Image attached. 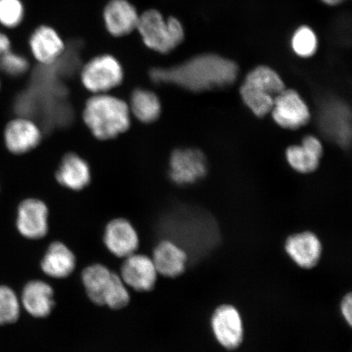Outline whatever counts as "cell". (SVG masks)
Returning <instances> with one entry per match:
<instances>
[{
	"label": "cell",
	"mask_w": 352,
	"mask_h": 352,
	"mask_svg": "<svg viewBox=\"0 0 352 352\" xmlns=\"http://www.w3.org/2000/svg\"><path fill=\"white\" fill-rule=\"evenodd\" d=\"M19 297L22 309L33 318L46 319L54 314L55 290L45 280L36 279L28 281Z\"/></svg>",
	"instance_id": "cell-12"
},
{
	"label": "cell",
	"mask_w": 352,
	"mask_h": 352,
	"mask_svg": "<svg viewBox=\"0 0 352 352\" xmlns=\"http://www.w3.org/2000/svg\"><path fill=\"white\" fill-rule=\"evenodd\" d=\"M20 297L10 286L0 285V325L15 324L21 314Z\"/></svg>",
	"instance_id": "cell-24"
},
{
	"label": "cell",
	"mask_w": 352,
	"mask_h": 352,
	"mask_svg": "<svg viewBox=\"0 0 352 352\" xmlns=\"http://www.w3.org/2000/svg\"><path fill=\"white\" fill-rule=\"evenodd\" d=\"M284 248L292 261L306 270L318 266L322 256V243L319 237L310 231L290 235L285 242Z\"/></svg>",
	"instance_id": "cell-14"
},
{
	"label": "cell",
	"mask_w": 352,
	"mask_h": 352,
	"mask_svg": "<svg viewBox=\"0 0 352 352\" xmlns=\"http://www.w3.org/2000/svg\"><path fill=\"white\" fill-rule=\"evenodd\" d=\"M132 113L143 122H152L157 120L161 113V103L153 92L138 89L131 95Z\"/></svg>",
	"instance_id": "cell-23"
},
{
	"label": "cell",
	"mask_w": 352,
	"mask_h": 352,
	"mask_svg": "<svg viewBox=\"0 0 352 352\" xmlns=\"http://www.w3.org/2000/svg\"><path fill=\"white\" fill-rule=\"evenodd\" d=\"M56 178L63 186L73 190H80L90 182V168L82 158L76 154L69 153L61 162Z\"/></svg>",
	"instance_id": "cell-22"
},
{
	"label": "cell",
	"mask_w": 352,
	"mask_h": 352,
	"mask_svg": "<svg viewBox=\"0 0 352 352\" xmlns=\"http://www.w3.org/2000/svg\"><path fill=\"white\" fill-rule=\"evenodd\" d=\"M29 45L34 58L43 65L56 63L66 50L60 35L50 25H39L30 35Z\"/></svg>",
	"instance_id": "cell-18"
},
{
	"label": "cell",
	"mask_w": 352,
	"mask_h": 352,
	"mask_svg": "<svg viewBox=\"0 0 352 352\" xmlns=\"http://www.w3.org/2000/svg\"><path fill=\"white\" fill-rule=\"evenodd\" d=\"M47 206L41 200L30 198L21 202L17 209L16 230L24 239H43L50 230Z\"/></svg>",
	"instance_id": "cell-11"
},
{
	"label": "cell",
	"mask_w": 352,
	"mask_h": 352,
	"mask_svg": "<svg viewBox=\"0 0 352 352\" xmlns=\"http://www.w3.org/2000/svg\"><path fill=\"white\" fill-rule=\"evenodd\" d=\"M120 276L127 287L142 294L151 292L158 279L151 257L138 252L123 258Z\"/></svg>",
	"instance_id": "cell-8"
},
{
	"label": "cell",
	"mask_w": 352,
	"mask_h": 352,
	"mask_svg": "<svg viewBox=\"0 0 352 352\" xmlns=\"http://www.w3.org/2000/svg\"><path fill=\"white\" fill-rule=\"evenodd\" d=\"M208 161L196 148L176 149L170 157V177L179 186H188L204 178L208 174Z\"/></svg>",
	"instance_id": "cell-9"
},
{
	"label": "cell",
	"mask_w": 352,
	"mask_h": 352,
	"mask_svg": "<svg viewBox=\"0 0 352 352\" xmlns=\"http://www.w3.org/2000/svg\"><path fill=\"white\" fill-rule=\"evenodd\" d=\"M211 329L220 346L233 351L244 340V324L240 311L231 305H221L215 308L210 318Z\"/></svg>",
	"instance_id": "cell-7"
},
{
	"label": "cell",
	"mask_w": 352,
	"mask_h": 352,
	"mask_svg": "<svg viewBox=\"0 0 352 352\" xmlns=\"http://www.w3.org/2000/svg\"><path fill=\"white\" fill-rule=\"evenodd\" d=\"M323 147L319 139L307 135L300 145H293L286 151V157L294 170L300 173H310L318 169Z\"/></svg>",
	"instance_id": "cell-21"
},
{
	"label": "cell",
	"mask_w": 352,
	"mask_h": 352,
	"mask_svg": "<svg viewBox=\"0 0 352 352\" xmlns=\"http://www.w3.org/2000/svg\"><path fill=\"white\" fill-rule=\"evenodd\" d=\"M292 47L297 56L302 58H308L314 56L318 50V36L309 26L302 25L293 34Z\"/></svg>",
	"instance_id": "cell-25"
},
{
	"label": "cell",
	"mask_w": 352,
	"mask_h": 352,
	"mask_svg": "<svg viewBox=\"0 0 352 352\" xmlns=\"http://www.w3.org/2000/svg\"><path fill=\"white\" fill-rule=\"evenodd\" d=\"M340 311L343 319L349 327L352 325V296L351 293L346 294L340 303Z\"/></svg>",
	"instance_id": "cell-28"
},
{
	"label": "cell",
	"mask_w": 352,
	"mask_h": 352,
	"mask_svg": "<svg viewBox=\"0 0 352 352\" xmlns=\"http://www.w3.org/2000/svg\"><path fill=\"white\" fill-rule=\"evenodd\" d=\"M41 132L32 121L26 118H16L8 123L4 140L10 152L15 154L28 153L41 142Z\"/></svg>",
	"instance_id": "cell-20"
},
{
	"label": "cell",
	"mask_w": 352,
	"mask_h": 352,
	"mask_svg": "<svg viewBox=\"0 0 352 352\" xmlns=\"http://www.w3.org/2000/svg\"><path fill=\"white\" fill-rule=\"evenodd\" d=\"M140 15L129 0H109L103 11L105 29L113 37H125L138 29Z\"/></svg>",
	"instance_id": "cell-15"
},
{
	"label": "cell",
	"mask_w": 352,
	"mask_h": 352,
	"mask_svg": "<svg viewBox=\"0 0 352 352\" xmlns=\"http://www.w3.org/2000/svg\"><path fill=\"white\" fill-rule=\"evenodd\" d=\"M29 61L23 56L10 50L0 56V70L12 77L21 76L28 72Z\"/></svg>",
	"instance_id": "cell-27"
},
{
	"label": "cell",
	"mask_w": 352,
	"mask_h": 352,
	"mask_svg": "<svg viewBox=\"0 0 352 352\" xmlns=\"http://www.w3.org/2000/svg\"><path fill=\"white\" fill-rule=\"evenodd\" d=\"M270 113L277 124L289 130L300 129L311 118L305 101L297 91L289 89L276 96Z\"/></svg>",
	"instance_id": "cell-10"
},
{
	"label": "cell",
	"mask_w": 352,
	"mask_h": 352,
	"mask_svg": "<svg viewBox=\"0 0 352 352\" xmlns=\"http://www.w3.org/2000/svg\"><path fill=\"white\" fill-rule=\"evenodd\" d=\"M320 1L324 4H327L328 6L334 7L340 6V4L345 2L346 0H320Z\"/></svg>",
	"instance_id": "cell-30"
},
{
	"label": "cell",
	"mask_w": 352,
	"mask_h": 352,
	"mask_svg": "<svg viewBox=\"0 0 352 352\" xmlns=\"http://www.w3.org/2000/svg\"><path fill=\"white\" fill-rule=\"evenodd\" d=\"M83 118L92 133L101 140L116 138L130 126V112L120 99L98 95L88 100Z\"/></svg>",
	"instance_id": "cell-2"
},
{
	"label": "cell",
	"mask_w": 352,
	"mask_h": 352,
	"mask_svg": "<svg viewBox=\"0 0 352 352\" xmlns=\"http://www.w3.org/2000/svg\"><path fill=\"white\" fill-rule=\"evenodd\" d=\"M117 274V272L100 263H92L83 268L81 283L88 300L92 305L104 307L105 298L112 288Z\"/></svg>",
	"instance_id": "cell-19"
},
{
	"label": "cell",
	"mask_w": 352,
	"mask_h": 352,
	"mask_svg": "<svg viewBox=\"0 0 352 352\" xmlns=\"http://www.w3.org/2000/svg\"><path fill=\"white\" fill-rule=\"evenodd\" d=\"M103 243L113 256L123 259L138 252L140 241L131 222L120 218L111 220L105 227Z\"/></svg>",
	"instance_id": "cell-13"
},
{
	"label": "cell",
	"mask_w": 352,
	"mask_h": 352,
	"mask_svg": "<svg viewBox=\"0 0 352 352\" xmlns=\"http://www.w3.org/2000/svg\"><path fill=\"white\" fill-rule=\"evenodd\" d=\"M25 17V7L21 0H0V25L14 29Z\"/></svg>",
	"instance_id": "cell-26"
},
{
	"label": "cell",
	"mask_w": 352,
	"mask_h": 352,
	"mask_svg": "<svg viewBox=\"0 0 352 352\" xmlns=\"http://www.w3.org/2000/svg\"><path fill=\"white\" fill-rule=\"evenodd\" d=\"M136 30L145 46L161 54H168L174 51L186 37L182 21L175 16L166 17L154 8L140 15Z\"/></svg>",
	"instance_id": "cell-3"
},
{
	"label": "cell",
	"mask_w": 352,
	"mask_h": 352,
	"mask_svg": "<svg viewBox=\"0 0 352 352\" xmlns=\"http://www.w3.org/2000/svg\"><path fill=\"white\" fill-rule=\"evenodd\" d=\"M285 89L283 78L275 70L259 65L246 76L240 94L246 107L262 118L271 112L276 96Z\"/></svg>",
	"instance_id": "cell-4"
},
{
	"label": "cell",
	"mask_w": 352,
	"mask_h": 352,
	"mask_svg": "<svg viewBox=\"0 0 352 352\" xmlns=\"http://www.w3.org/2000/svg\"><path fill=\"white\" fill-rule=\"evenodd\" d=\"M151 258L158 276L177 278L186 270L188 254L175 241L166 239L158 242L153 248Z\"/></svg>",
	"instance_id": "cell-16"
},
{
	"label": "cell",
	"mask_w": 352,
	"mask_h": 352,
	"mask_svg": "<svg viewBox=\"0 0 352 352\" xmlns=\"http://www.w3.org/2000/svg\"><path fill=\"white\" fill-rule=\"evenodd\" d=\"M10 50L11 42L10 38L0 30V56H1L4 52Z\"/></svg>",
	"instance_id": "cell-29"
},
{
	"label": "cell",
	"mask_w": 352,
	"mask_h": 352,
	"mask_svg": "<svg viewBox=\"0 0 352 352\" xmlns=\"http://www.w3.org/2000/svg\"><path fill=\"white\" fill-rule=\"evenodd\" d=\"M77 267V258L72 248L63 241H55L48 245L41 261L43 274L52 279L65 280Z\"/></svg>",
	"instance_id": "cell-17"
},
{
	"label": "cell",
	"mask_w": 352,
	"mask_h": 352,
	"mask_svg": "<svg viewBox=\"0 0 352 352\" xmlns=\"http://www.w3.org/2000/svg\"><path fill=\"white\" fill-rule=\"evenodd\" d=\"M81 77L87 89L95 94H102L120 85L123 69L116 57L100 55L83 66Z\"/></svg>",
	"instance_id": "cell-6"
},
{
	"label": "cell",
	"mask_w": 352,
	"mask_h": 352,
	"mask_svg": "<svg viewBox=\"0 0 352 352\" xmlns=\"http://www.w3.org/2000/svg\"><path fill=\"white\" fill-rule=\"evenodd\" d=\"M316 122L325 138L342 148L350 146L351 140V109L340 98H328L320 101Z\"/></svg>",
	"instance_id": "cell-5"
},
{
	"label": "cell",
	"mask_w": 352,
	"mask_h": 352,
	"mask_svg": "<svg viewBox=\"0 0 352 352\" xmlns=\"http://www.w3.org/2000/svg\"><path fill=\"white\" fill-rule=\"evenodd\" d=\"M239 68L234 61L213 54H201L170 68H156L151 78L156 82L170 83L188 91L202 92L233 85Z\"/></svg>",
	"instance_id": "cell-1"
}]
</instances>
